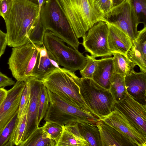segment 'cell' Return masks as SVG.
<instances>
[{"label": "cell", "instance_id": "6da1fadb", "mask_svg": "<svg viewBox=\"0 0 146 146\" xmlns=\"http://www.w3.org/2000/svg\"><path fill=\"white\" fill-rule=\"evenodd\" d=\"M38 4L28 0H12L11 7L4 19L8 38L7 45H22L29 40L27 35L37 19Z\"/></svg>", "mask_w": 146, "mask_h": 146}, {"label": "cell", "instance_id": "7a4b0ae2", "mask_svg": "<svg viewBox=\"0 0 146 146\" xmlns=\"http://www.w3.org/2000/svg\"><path fill=\"white\" fill-rule=\"evenodd\" d=\"M77 38H82L104 14L96 0H58Z\"/></svg>", "mask_w": 146, "mask_h": 146}, {"label": "cell", "instance_id": "3957f363", "mask_svg": "<svg viewBox=\"0 0 146 146\" xmlns=\"http://www.w3.org/2000/svg\"><path fill=\"white\" fill-rule=\"evenodd\" d=\"M40 18L46 31L51 32L68 45L78 49L80 43L58 0H46L42 6Z\"/></svg>", "mask_w": 146, "mask_h": 146}, {"label": "cell", "instance_id": "277c9868", "mask_svg": "<svg viewBox=\"0 0 146 146\" xmlns=\"http://www.w3.org/2000/svg\"><path fill=\"white\" fill-rule=\"evenodd\" d=\"M41 80L48 90L65 102L96 117L83 100L79 87L69 70L64 68H56Z\"/></svg>", "mask_w": 146, "mask_h": 146}, {"label": "cell", "instance_id": "5b68a950", "mask_svg": "<svg viewBox=\"0 0 146 146\" xmlns=\"http://www.w3.org/2000/svg\"><path fill=\"white\" fill-rule=\"evenodd\" d=\"M69 71L79 87L83 100L96 117L100 119L114 110L115 102L109 90L100 86L92 79L79 78L74 72Z\"/></svg>", "mask_w": 146, "mask_h": 146}, {"label": "cell", "instance_id": "8992f818", "mask_svg": "<svg viewBox=\"0 0 146 146\" xmlns=\"http://www.w3.org/2000/svg\"><path fill=\"white\" fill-rule=\"evenodd\" d=\"M49 106L44 118L45 121L61 126L71 123L85 122L96 124L100 119L84 110L65 102L48 90Z\"/></svg>", "mask_w": 146, "mask_h": 146}, {"label": "cell", "instance_id": "52a82bcc", "mask_svg": "<svg viewBox=\"0 0 146 146\" xmlns=\"http://www.w3.org/2000/svg\"><path fill=\"white\" fill-rule=\"evenodd\" d=\"M43 44L49 58L56 61L59 65L72 72L82 70L87 62L86 56L78 49L68 46L51 32L44 33Z\"/></svg>", "mask_w": 146, "mask_h": 146}, {"label": "cell", "instance_id": "ba28073f", "mask_svg": "<svg viewBox=\"0 0 146 146\" xmlns=\"http://www.w3.org/2000/svg\"><path fill=\"white\" fill-rule=\"evenodd\" d=\"M38 54L35 44L29 40L12 48L8 64L13 77L17 81L24 82L31 76Z\"/></svg>", "mask_w": 146, "mask_h": 146}, {"label": "cell", "instance_id": "9c48e42d", "mask_svg": "<svg viewBox=\"0 0 146 146\" xmlns=\"http://www.w3.org/2000/svg\"><path fill=\"white\" fill-rule=\"evenodd\" d=\"M102 21L122 31L132 41L137 37L139 24L130 0H125L105 14Z\"/></svg>", "mask_w": 146, "mask_h": 146}, {"label": "cell", "instance_id": "30bf717a", "mask_svg": "<svg viewBox=\"0 0 146 146\" xmlns=\"http://www.w3.org/2000/svg\"><path fill=\"white\" fill-rule=\"evenodd\" d=\"M108 24L101 21L95 23L82 37L85 51L94 58L111 56L108 43Z\"/></svg>", "mask_w": 146, "mask_h": 146}, {"label": "cell", "instance_id": "8fae6325", "mask_svg": "<svg viewBox=\"0 0 146 146\" xmlns=\"http://www.w3.org/2000/svg\"><path fill=\"white\" fill-rule=\"evenodd\" d=\"M114 110L146 137V105L139 104L127 94L121 101L115 102Z\"/></svg>", "mask_w": 146, "mask_h": 146}, {"label": "cell", "instance_id": "7c38bea8", "mask_svg": "<svg viewBox=\"0 0 146 146\" xmlns=\"http://www.w3.org/2000/svg\"><path fill=\"white\" fill-rule=\"evenodd\" d=\"M100 120L114 128L135 146H146V137L139 133L117 111L114 110L108 115L100 117Z\"/></svg>", "mask_w": 146, "mask_h": 146}, {"label": "cell", "instance_id": "4fadbf2b", "mask_svg": "<svg viewBox=\"0 0 146 146\" xmlns=\"http://www.w3.org/2000/svg\"><path fill=\"white\" fill-rule=\"evenodd\" d=\"M25 82L18 81L10 90L0 106V131L18 110L21 96Z\"/></svg>", "mask_w": 146, "mask_h": 146}, {"label": "cell", "instance_id": "5bb4252c", "mask_svg": "<svg viewBox=\"0 0 146 146\" xmlns=\"http://www.w3.org/2000/svg\"><path fill=\"white\" fill-rule=\"evenodd\" d=\"M29 83L30 88V100L27 113V120L23 141L39 127L37 125L38 102L41 80L30 76L24 82Z\"/></svg>", "mask_w": 146, "mask_h": 146}, {"label": "cell", "instance_id": "9a60e30c", "mask_svg": "<svg viewBox=\"0 0 146 146\" xmlns=\"http://www.w3.org/2000/svg\"><path fill=\"white\" fill-rule=\"evenodd\" d=\"M127 94L139 104L146 105V73L134 70L125 77Z\"/></svg>", "mask_w": 146, "mask_h": 146}, {"label": "cell", "instance_id": "2e32d148", "mask_svg": "<svg viewBox=\"0 0 146 146\" xmlns=\"http://www.w3.org/2000/svg\"><path fill=\"white\" fill-rule=\"evenodd\" d=\"M126 55L139 66L141 71L146 73V26L139 31L137 37L132 41L131 46Z\"/></svg>", "mask_w": 146, "mask_h": 146}, {"label": "cell", "instance_id": "e0dca14e", "mask_svg": "<svg viewBox=\"0 0 146 146\" xmlns=\"http://www.w3.org/2000/svg\"><path fill=\"white\" fill-rule=\"evenodd\" d=\"M96 125L100 134L102 146H135L115 129L99 120Z\"/></svg>", "mask_w": 146, "mask_h": 146}, {"label": "cell", "instance_id": "ac0fdd59", "mask_svg": "<svg viewBox=\"0 0 146 146\" xmlns=\"http://www.w3.org/2000/svg\"><path fill=\"white\" fill-rule=\"evenodd\" d=\"M114 73L113 57H103L97 60L96 66L92 79L100 86L109 90Z\"/></svg>", "mask_w": 146, "mask_h": 146}, {"label": "cell", "instance_id": "d6986e66", "mask_svg": "<svg viewBox=\"0 0 146 146\" xmlns=\"http://www.w3.org/2000/svg\"><path fill=\"white\" fill-rule=\"evenodd\" d=\"M108 24V43L110 50L112 53H119L126 55L131 46L132 41L127 35L120 29Z\"/></svg>", "mask_w": 146, "mask_h": 146}, {"label": "cell", "instance_id": "ffe728a7", "mask_svg": "<svg viewBox=\"0 0 146 146\" xmlns=\"http://www.w3.org/2000/svg\"><path fill=\"white\" fill-rule=\"evenodd\" d=\"M78 125L75 123L62 126V133L56 146H89L80 133Z\"/></svg>", "mask_w": 146, "mask_h": 146}, {"label": "cell", "instance_id": "44dd1931", "mask_svg": "<svg viewBox=\"0 0 146 146\" xmlns=\"http://www.w3.org/2000/svg\"><path fill=\"white\" fill-rule=\"evenodd\" d=\"M78 126L81 135L89 146H102L99 129L96 124L83 122L78 123Z\"/></svg>", "mask_w": 146, "mask_h": 146}, {"label": "cell", "instance_id": "7402d4cb", "mask_svg": "<svg viewBox=\"0 0 146 146\" xmlns=\"http://www.w3.org/2000/svg\"><path fill=\"white\" fill-rule=\"evenodd\" d=\"M56 144L42 126L37 128L19 146H56Z\"/></svg>", "mask_w": 146, "mask_h": 146}, {"label": "cell", "instance_id": "603a6c76", "mask_svg": "<svg viewBox=\"0 0 146 146\" xmlns=\"http://www.w3.org/2000/svg\"><path fill=\"white\" fill-rule=\"evenodd\" d=\"M113 62L115 73L125 77L134 70L136 64L125 55L119 53H113Z\"/></svg>", "mask_w": 146, "mask_h": 146}, {"label": "cell", "instance_id": "cb8c5ba5", "mask_svg": "<svg viewBox=\"0 0 146 146\" xmlns=\"http://www.w3.org/2000/svg\"><path fill=\"white\" fill-rule=\"evenodd\" d=\"M115 102L121 101L128 94L125 87V77L114 73L109 90Z\"/></svg>", "mask_w": 146, "mask_h": 146}, {"label": "cell", "instance_id": "d4e9b609", "mask_svg": "<svg viewBox=\"0 0 146 146\" xmlns=\"http://www.w3.org/2000/svg\"><path fill=\"white\" fill-rule=\"evenodd\" d=\"M55 68L52 64L48 54L44 57H40L38 54L31 76L41 80Z\"/></svg>", "mask_w": 146, "mask_h": 146}, {"label": "cell", "instance_id": "484cf974", "mask_svg": "<svg viewBox=\"0 0 146 146\" xmlns=\"http://www.w3.org/2000/svg\"><path fill=\"white\" fill-rule=\"evenodd\" d=\"M27 116V113L19 117L18 122L11 135L10 146H19L23 142L26 127Z\"/></svg>", "mask_w": 146, "mask_h": 146}, {"label": "cell", "instance_id": "4316f807", "mask_svg": "<svg viewBox=\"0 0 146 146\" xmlns=\"http://www.w3.org/2000/svg\"><path fill=\"white\" fill-rule=\"evenodd\" d=\"M46 31L40 18L37 19L28 33V38L35 44L38 46H42L44 37Z\"/></svg>", "mask_w": 146, "mask_h": 146}, {"label": "cell", "instance_id": "83f0119b", "mask_svg": "<svg viewBox=\"0 0 146 146\" xmlns=\"http://www.w3.org/2000/svg\"><path fill=\"white\" fill-rule=\"evenodd\" d=\"M49 99L48 89L42 83L39 93L37 125L39 126L40 122L45 115L48 107Z\"/></svg>", "mask_w": 146, "mask_h": 146}, {"label": "cell", "instance_id": "f1b7e54d", "mask_svg": "<svg viewBox=\"0 0 146 146\" xmlns=\"http://www.w3.org/2000/svg\"><path fill=\"white\" fill-rule=\"evenodd\" d=\"M18 111L0 131V146H10L11 135L19 119Z\"/></svg>", "mask_w": 146, "mask_h": 146}, {"label": "cell", "instance_id": "f546056e", "mask_svg": "<svg viewBox=\"0 0 146 146\" xmlns=\"http://www.w3.org/2000/svg\"><path fill=\"white\" fill-rule=\"evenodd\" d=\"M24 82L25 85L21 96L18 109L19 117L27 113L30 102V87L27 82Z\"/></svg>", "mask_w": 146, "mask_h": 146}, {"label": "cell", "instance_id": "4dcf8cb0", "mask_svg": "<svg viewBox=\"0 0 146 146\" xmlns=\"http://www.w3.org/2000/svg\"><path fill=\"white\" fill-rule=\"evenodd\" d=\"M139 23L146 26V0H130Z\"/></svg>", "mask_w": 146, "mask_h": 146}, {"label": "cell", "instance_id": "1f68e13d", "mask_svg": "<svg viewBox=\"0 0 146 146\" xmlns=\"http://www.w3.org/2000/svg\"><path fill=\"white\" fill-rule=\"evenodd\" d=\"M43 127L44 131L55 141L56 144L62 133V126L54 123L45 121Z\"/></svg>", "mask_w": 146, "mask_h": 146}, {"label": "cell", "instance_id": "d6a6232c", "mask_svg": "<svg viewBox=\"0 0 146 146\" xmlns=\"http://www.w3.org/2000/svg\"><path fill=\"white\" fill-rule=\"evenodd\" d=\"M87 62L84 67L80 71L82 77L92 79L97 65V59L93 56L86 54Z\"/></svg>", "mask_w": 146, "mask_h": 146}, {"label": "cell", "instance_id": "836d02e7", "mask_svg": "<svg viewBox=\"0 0 146 146\" xmlns=\"http://www.w3.org/2000/svg\"><path fill=\"white\" fill-rule=\"evenodd\" d=\"M12 2V0H0V16L3 19L8 13Z\"/></svg>", "mask_w": 146, "mask_h": 146}, {"label": "cell", "instance_id": "e575fe53", "mask_svg": "<svg viewBox=\"0 0 146 146\" xmlns=\"http://www.w3.org/2000/svg\"><path fill=\"white\" fill-rule=\"evenodd\" d=\"M96 1L100 10L104 15L112 8L111 0H96Z\"/></svg>", "mask_w": 146, "mask_h": 146}, {"label": "cell", "instance_id": "d590c367", "mask_svg": "<svg viewBox=\"0 0 146 146\" xmlns=\"http://www.w3.org/2000/svg\"><path fill=\"white\" fill-rule=\"evenodd\" d=\"M8 44L7 35L0 29V58L4 53Z\"/></svg>", "mask_w": 146, "mask_h": 146}, {"label": "cell", "instance_id": "8d00e7d4", "mask_svg": "<svg viewBox=\"0 0 146 146\" xmlns=\"http://www.w3.org/2000/svg\"><path fill=\"white\" fill-rule=\"evenodd\" d=\"M15 82L12 79L1 72L0 69V88L14 85Z\"/></svg>", "mask_w": 146, "mask_h": 146}, {"label": "cell", "instance_id": "74e56055", "mask_svg": "<svg viewBox=\"0 0 146 146\" xmlns=\"http://www.w3.org/2000/svg\"><path fill=\"white\" fill-rule=\"evenodd\" d=\"M35 47L39 52L40 57H44L48 55L47 50L43 44L42 46H38L35 44Z\"/></svg>", "mask_w": 146, "mask_h": 146}, {"label": "cell", "instance_id": "f35d334b", "mask_svg": "<svg viewBox=\"0 0 146 146\" xmlns=\"http://www.w3.org/2000/svg\"><path fill=\"white\" fill-rule=\"evenodd\" d=\"M7 90L4 88H0V106L5 99L7 94Z\"/></svg>", "mask_w": 146, "mask_h": 146}, {"label": "cell", "instance_id": "ab89813d", "mask_svg": "<svg viewBox=\"0 0 146 146\" xmlns=\"http://www.w3.org/2000/svg\"><path fill=\"white\" fill-rule=\"evenodd\" d=\"M46 1V0H38V12L37 19H39L40 18V13L42 6Z\"/></svg>", "mask_w": 146, "mask_h": 146}, {"label": "cell", "instance_id": "60d3db41", "mask_svg": "<svg viewBox=\"0 0 146 146\" xmlns=\"http://www.w3.org/2000/svg\"><path fill=\"white\" fill-rule=\"evenodd\" d=\"M112 2V8L120 4L125 0H111Z\"/></svg>", "mask_w": 146, "mask_h": 146}, {"label": "cell", "instance_id": "b9f144b4", "mask_svg": "<svg viewBox=\"0 0 146 146\" xmlns=\"http://www.w3.org/2000/svg\"><path fill=\"white\" fill-rule=\"evenodd\" d=\"M28 0L38 4V0Z\"/></svg>", "mask_w": 146, "mask_h": 146}]
</instances>
